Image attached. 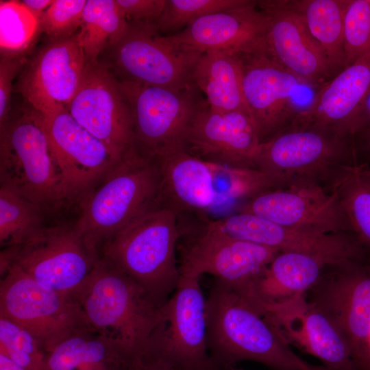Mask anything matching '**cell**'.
I'll use <instances>...</instances> for the list:
<instances>
[{"mask_svg": "<svg viewBox=\"0 0 370 370\" xmlns=\"http://www.w3.org/2000/svg\"><path fill=\"white\" fill-rule=\"evenodd\" d=\"M193 81L212 109L241 111L249 115L243 95L241 63L238 53H203L195 65Z\"/></svg>", "mask_w": 370, "mask_h": 370, "instance_id": "cell-28", "label": "cell"}, {"mask_svg": "<svg viewBox=\"0 0 370 370\" xmlns=\"http://www.w3.org/2000/svg\"><path fill=\"white\" fill-rule=\"evenodd\" d=\"M119 82L131 108L138 151L158 161L184 151L188 127L206 102L196 85L176 90Z\"/></svg>", "mask_w": 370, "mask_h": 370, "instance_id": "cell-9", "label": "cell"}, {"mask_svg": "<svg viewBox=\"0 0 370 370\" xmlns=\"http://www.w3.org/2000/svg\"><path fill=\"white\" fill-rule=\"evenodd\" d=\"M36 112L62 171L70 199L82 200L119 162L66 108L47 115Z\"/></svg>", "mask_w": 370, "mask_h": 370, "instance_id": "cell-17", "label": "cell"}, {"mask_svg": "<svg viewBox=\"0 0 370 370\" xmlns=\"http://www.w3.org/2000/svg\"><path fill=\"white\" fill-rule=\"evenodd\" d=\"M267 18L265 45L273 58L305 85L319 88L336 73L288 1H258Z\"/></svg>", "mask_w": 370, "mask_h": 370, "instance_id": "cell-22", "label": "cell"}, {"mask_svg": "<svg viewBox=\"0 0 370 370\" xmlns=\"http://www.w3.org/2000/svg\"><path fill=\"white\" fill-rule=\"evenodd\" d=\"M158 162L138 151L118 162L81 201L75 225L100 251L114 235L160 206Z\"/></svg>", "mask_w": 370, "mask_h": 370, "instance_id": "cell-3", "label": "cell"}, {"mask_svg": "<svg viewBox=\"0 0 370 370\" xmlns=\"http://www.w3.org/2000/svg\"><path fill=\"white\" fill-rule=\"evenodd\" d=\"M216 193L215 210L252 198L274 188L270 177L256 168L237 167L210 163Z\"/></svg>", "mask_w": 370, "mask_h": 370, "instance_id": "cell-33", "label": "cell"}, {"mask_svg": "<svg viewBox=\"0 0 370 370\" xmlns=\"http://www.w3.org/2000/svg\"><path fill=\"white\" fill-rule=\"evenodd\" d=\"M200 278L181 277L162 306V320L147 347L149 365L173 370H218L207 347L206 301Z\"/></svg>", "mask_w": 370, "mask_h": 370, "instance_id": "cell-10", "label": "cell"}, {"mask_svg": "<svg viewBox=\"0 0 370 370\" xmlns=\"http://www.w3.org/2000/svg\"><path fill=\"white\" fill-rule=\"evenodd\" d=\"M149 370H173L162 365H154L149 369Z\"/></svg>", "mask_w": 370, "mask_h": 370, "instance_id": "cell-44", "label": "cell"}, {"mask_svg": "<svg viewBox=\"0 0 370 370\" xmlns=\"http://www.w3.org/2000/svg\"><path fill=\"white\" fill-rule=\"evenodd\" d=\"M352 139L314 126L290 125L260 144L255 165L275 188L319 182L334 171L356 165Z\"/></svg>", "mask_w": 370, "mask_h": 370, "instance_id": "cell-6", "label": "cell"}, {"mask_svg": "<svg viewBox=\"0 0 370 370\" xmlns=\"http://www.w3.org/2000/svg\"><path fill=\"white\" fill-rule=\"evenodd\" d=\"M197 231L180 230L177 243L182 277L212 275L240 288L249 284L271 262L278 250L233 239L203 225Z\"/></svg>", "mask_w": 370, "mask_h": 370, "instance_id": "cell-14", "label": "cell"}, {"mask_svg": "<svg viewBox=\"0 0 370 370\" xmlns=\"http://www.w3.org/2000/svg\"><path fill=\"white\" fill-rule=\"evenodd\" d=\"M0 315L28 330L46 353L95 329L75 297L43 286L16 265L1 274Z\"/></svg>", "mask_w": 370, "mask_h": 370, "instance_id": "cell-8", "label": "cell"}, {"mask_svg": "<svg viewBox=\"0 0 370 370\" xmlns=\"http://www.w3.org/2000/svg\"><path fill=\"white\" fill-rule=\"evenodd\" d=\"M129 24L124 37L110 48V67L119 80L176 90L195 85L193 72L203 53L171 42L155 23Z\"/></svg>", "mask_w": 370, "mask_h": 370, "instance_id": "cell-11", "label": "cell"}, {"mask_svg": "<svg viewBox=\"0 0 370 370\" xmlns=\"http://www.w3.org/2000/svg\"><path fill=\"white\" fill-rule=\"evenodd\" d=\"M267 18L258 1L206 15L182 31L166 36L183 49L204 53L249 52L265 45Z\"/></svg>", "mask_w": 370, "mask_h": 370, "instance_id": "cell-24", "label": "cell"}, {"mask_svg": "<svg viewBox=\"0 0 370 370\" xmlns=\"http://www.w3.org/2000/svg\"><path fill=\"white\" fill-rule=\"evenodd\" d=\"M77 299L94 328L132 347L149 366L147 347L162 307L141 286L100 254Z\"/></svg>", "mask_w": 370, "mask_h": 370, "instance_id": "cell-4", "label": "cell"}, {"mask_svg": "<svg viewBox=\"0 0 370 370\" xmlns=\"http://www.w3.org/2000/svg\"><path fill=\"white\" fill-rule=\"evenodd\" d=\"M38 29L39 18L22 1H0L1 56L19 55L30 45Z\"/></svg>", "mask_w": 370, "mask_h": 370, "instance_id": "cell-34", "label": "cell"}, {"mask_svg": "<svg viewBox=\"0 0 370 370\" xmlns=\"http://www.w3.org/2000/svg\"><path fill=\"white\" fill-rule=\"evenodd\" d=\"M0 352L29 370H41L46 352L28 330L0 315Z\"/></svg>", "mask_w": 370, "mask_h": 370, "instance_id": "cell-36", "label": "cell"}, {"mask_svg": "<svg viewBox=\"0 0 370 370\" xmlns=\"http://www.w3.org/2000/svg\"><path fill=\"white\" fill-rule=\"evenodd\" d=\"M0 370H29L0 352Z\"/></svg>", "mask_w": 370, "mask_h": 370, "instance_id": "cell-43", "label": "cell"}, {"mask_svg": "<svg viewBox=\"0 0 370 370\" xmlns=\"http://www.w3.org/2000/svg\"><path fill=\"white\" fill-rule=\"evenodd\" d=\"M370 170V169H369Z\"/></svg>", "mask_w": 370, "mask_h": 370, "instance_id": "cell-46", "label": "cell"}, {"mask_svg": "<svg viewBox=\"0 0 370 370\" xmlns=\"http://www.w3.org/2000/svg\"><path fill=\"white\" fill-rule=\"evenodd\" d=\"M304 297L334 325L354 364L370 337V260L328 266Z\"/></svg>", "mask_w": 370, "mask_h": 370, "instance_id": "cell-12", "label": "cell"}, {"mask_svg": "<svg viewBox=\"0 0 370 370\" xmlns=\"http://www.w3.org/2000/svg\"><path fill=\"white\" fill-rule=\"evenodd\" d=\"M99 258L75 223L45 226L23 245L1 249L0 275L16 265L43 286L77 299Z\"/></svg>", "mask_w": 370, "mask_h": 370, "instance_id": "cell-7", "label": "cell"}, {"mask_svg": "<svg viewBox=\"0 0 370 370\" xmlns=\"http://www.w3.org/2000/svg\"><path fill=\"white\" fill-rule=\"evenodd\" d=\"M116 3L128 22L156 23L164 9L166 0H116Z\"/></svg>", "mask_w": 370, "mask_h": 370, "instance_id": "cell-39", "label": "cell"}, {"mask_svg": "<svg viewBox=\"0 0 370 370\" xmlns=\"http://www.w3.org/2000/svg\"><path fill=\"white\" fill-rule=\"evenodd\" d=\"M348 0H293L289 5L303 18L336 74L346 67L344 15Z\"/></svg>", "mask_w": 370, "mask_h": 370, "instance_id": "cell-29", "label": "cell"}, {"mask_svg": "<svg viewBox=\"0 0 370 370\" xmlns=\"http://www.w3.org/2000/svg\"><path fill=\"white\" fill-rule=\"evenodd\" d=\"M260 143L248 114L215 110L206 101L188 127L184 151L210 163L256 168L255 158Z\"/></svg>", "mask_w": 370, "mask_h": 370, "instance_id": "cell-20", "label": "cell"}, {"mask_svg": "<svg viewBox=\"0 0 370 370\" xmlns=\"http://www.w3.org/2000/svg\"><path fill=\"white\" fill-rule=\"evenodd\" d=\"M129 26L116 0H87L77 33L88 62H98L102 52L124 37Z\"/></svg>", "mask_w": 370, "mask_h": 370, "instance_id": "cell-30", "label": "cell"}, {"mask_svg": "<svg viewBox=\"0 0 370 370\" xmlns=\"http://www.w3.org/2000/svg\"><path fill=\"white\" fill-rule=\"evenodd\" d=\"M312 255L280 251L249 284L238 290L249 301L281 304L302 297L330 266Z\"/></svg>", "mask_w": 370, "mask_h": 370, "instance_id": "cell-27", "label": "cell"}, {"mask_svg": "<svg viewBox=\"0 0 370 370\" xmlns=\"http://www.w3.org/2000/svg\"><path fill=\"white\" fill-rule=\"evenodd\" d=\"M44 210L16 190L0 186L1 248L23 245L45 226Z\"/></svg>", "mask_w": 370, "mask_h": 370, "instance_id": "cell-32", "label": "cell"}, {"mask_svg": "<svg viewBox=\"0 0 370 370\" xmlns=\"http://www.w3.org/2000/svg\"><path fill=\"white\" fill-rule=\"evenodd\" d=\"M205 313L208 350L218 370L243 361L273 370H326L298 356L276 328L227 282L214 278Z\"/></svg>", "mask_w": 370, "mask_h": 370, "instance_id": "cell-1", "label": "cell"}, {"mask_svg": "<svg viewBox=\"0 0 370 370\" xmlns=\"http://www.w3.org/2000/svg\"><path fill=\"white\" fill-rule=\"evenodd\" d=\"M51 0H24L22 3L39 19L42 14L53 3Z\"/></svg>", "mask_w": 370, "mask_h": 370, "instance_id": "cell-41", "label": "cell"}, {"mask_svg": "<svg viewBox=\"0 0 370 370\" xmlns=\"http://www.w3.org/2000/svg\"><path fill=\"white\" fill-rule=\"evenodd\" d=\"M356 370H370V337L358 359L354 362Z\"/></svg>", "mask_w": 370, "mask_h": 370, "instance_id": "cell-42", "label": "cell"}, {"mask_svg": "<svg viewBox=\"0 0 370 370\" xmlns=\"http://www.w3.org/2000/svg\"><path fill=\"white\" fill-rule=\"evenodd\" d=\"M237 212L258 215L276 224L317 234L352 233L335 190L305 181L262 192Z\"/></svg>", "mask_w": 370, "mask_h": 370, "instance_id": "cell-16", "label": "cell"}, {"mask_svg": "<svg viewBox=\"0 0 370 370\" xmlns=\"http://www.w3.org/2000/svg\"><path fill=\"white\" fill-rule=\"evenodd\" d=\"M177 214L158 206L122 229L101 247V256L120 269L162 307L181 279L176 252Z\"/></svg>", "mask_w": 370, "mask_h": 370, "instance_id": "cell-2", "label": "cell"}, {"mask_svg": "<svg viewBox=\"0 0 370 370\" xmlns=\"http://www.w3.org/2000/svg\"><path fill=\"white\" fill-rule=\"evenodd\" d=\"M248 1L166 0L164 9L155 23L161 34L171 36L206 15L243 5Z\"/></svg>", "mask_w": 370, "mask_h": 370, "instance_id": "cell-35", "label": "cell"}, {"mask_svg": "<svg viewBox=\"0 0 370 370\" xmlns=\"http://www.w3.org/2000/svg\"><path fill=\"white\" fill-rule=\"evenodd\" d=\"M66 109L121 161L138 152L129 102L119 80L107 66L88 62Z\"/></svg>", "mask_w": 370, "mask_h": 370, "instance_id": "cell-13", "label": "cell"}, {"mask_svg": "<svg viewBox=\"0 0 370 370\" xmlns=\"http://www.w3.org/2000/svg\"><path fill=\"white\" fill-rule=\"evenodd\" d=\"M86 0H56L42 14L40 29L49 40L65 38L80 27Z\"/></svg>", "mask_w": 370, "mask_h": 370, "instance_id": "cell-38", "label": "cell"}, {"mask_svg": "<svg viewBox=\"0 0 370 370\" xmlns=\"http://www.w3.org/2000/svg\"><path fill=\"white\" fill-rule=\"evenodd\" d=\"M341 206L356 237L370 260V170L349 166L336 178L334 185Z\"/></svg>", "mask_w": 370, "mask_h": 370, "instance_id": "cell-31", "label": "cell"}, {"mask_svg": "<svg viewBox=\"0 0 370 370\" xmlns=\"http://www.w3.org/2000/svg\"><path fill=\"white\" fill-rule=\"evenodd\" d=\"M370 51L321 86L290 125L314 126L352 138L367 123Z\"/></svg>", "mask_w": 370, "mask_h": 370, "instance_id": "cell-19", "label": "cell"}, {"mask_svg": "<svg viewBox=\"0 0 370 370\" xmlns=\"http://www.w3.org/2000/svg\"><path fill=\"white\" fill-rule=\"evenodd\" d=\"M227 370H245V369H236V368H231L230 369H227Z\"/></svg>", "mask_w": 370, "mask_h": 370, "instance_id": "cell-45", "label": "cell"}, {"mask_svg": "<svg viewBox=\"0 0 370 370\" xmlns=\"http://www.w3.org/2000/svg\"><path fill=\"white\" fill-rule=\"evenodd\" d=\"M251 304L286 342L321 361L326 370H356L349 346L332 321L304 295L288 302Z\"/></svg>", "mask_w": 370, "mask_h": 370, "instance_id": "cell-23", "label": "cell"}, {"mask_svg": "<svg viewBox=\"0 0 370 370\" xmlns=\"http://www.w3.org/2000/svg\"><path fill=\"white\" fill-rule=\"evenodd\" d=\"M0 181L44 211L71 200L47 135L33 109L1 125Z\"/></svg>", "mask_w": 370, "mask_h": 370, "instance_id": "cell-5", "label": "cell"}, {"mask_svg": "<svg viewBox=\"0 0 370 370\" xmlns=\"http://www.w3.org/2000/svg\"><path fill=\"white\" fill-rule=\"evenodd\" d=\"M224 234L233 239L325 259L332 264L365 260L368 256L352 233L317 234L276 224L258 215L236 212L223 221Z\"/></svg>", "mask_w": 370, "mask_h": 370, "instance_id": "cell-21", "label": "cell"}, {"mask_svg": "<svg viewBox=\"0 0 370 370\" xmlns=\"http://www.w3.org/2000/svg\"><path fill=\"white\" fill-rule=\"evenodd\" d=\"M346 67L370 51V0H348L344 15Z\"/></svg>", "mask_w": 370, "mask_h": 370, "instance_id": "cell-37", "label": "cell"}, {"mask_svg": "<svg viewBox=\"0 0 370 370\" xmlns=\"http://www.w3.org/2000/svg\"><path fill=\"white\" fill-rule=\"evenodd\" d=\"M23 61L16 56H1L0 62V123L8 121L12 82Z\"/></svg>", "mask_w": 370, "mask_h": 370, "instance_id": "cell-40", "label": "cell"}, {"mask_svg": "<svg viewBox=\"0 0 370 370\" xmlns=\"http://www.w3.org/2000/svg\"><path fill=\"white\" fill-rule=\"evenodd\" d=\"M77 32L49 40L21 74L18 91L42 115L67 108L81 84L88 62Z\"/></svg>", "mask_w": 370, "mask_h": 370, "instance_id": "cell-18", "label": "cell"}, {"mask_svg": "<svg viewBox=\"0 0 370 370\" xmlns=\"http://www.w3.org/2000/svg\"><path fill=\"white\" fill-rule=\"evenodd\" d=\"M238 54L245 101L262 143L292 123L300 111L295 95L306 85L279 64L265 45Z\"/></svg>", "mask_w": 370, "mask_h": 370, "instance_id": "cell-15", "label": "cell"}, {"mask_svg": "<svg viewBox=\"0 0 370 370\" xmlns=\"http://www.w3.org/2000/svg\"><path fill=\"white\" fill-rule=\"evenodd\" d=\"M41 370H147L132 347L96 329L64 341L47 352Z\"/></svg>", "mask_w": 370, "mask_h": 370, "instance_id": "cell-26", "label": "cell"}, {"mask_svg": "<svg viewBox=\"0 0 370 370\" xmlns=\"http://www.w3.org/2000/svg\"><path fill=\"white\" fill-rule=\"evenodd\" d=\"M160 171V206L184 214L215 210L216 193L210 163L181 151L157 161Z\"/></svg>", "mask_w": 370, "mask_h": 370, "instance_id": "cell-25", "label": "cell"}]
</instances>
